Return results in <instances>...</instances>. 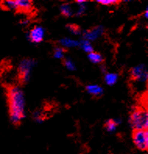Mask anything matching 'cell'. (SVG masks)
I'll return each mask as SVG.
<instances>
[{
	"instance_id": "7c38bea8",
	"label": "cell",
	"mask_w": 148,
	"mask_h": 154,
	"mask_svg": "<svg viewBox=\"0 0 148 154\" xmlns=\"http://www.w3.org/2000/svg\"><path fill=\"white\" fill-rule=\"evenodd\" d=\"M118 80V74L114 73H108L105 74V82L108 85H113Z\"/></svg>"
},
{
	"instance_id": "d6986e66",
	"label": "cell",
	"mask_w": 148,
	"mask_h": 154,
	"mask_svg": "<svg viewBox=\"0 0 148 154\" xmlns=\"http://www.w3.org/2000/svg\"><path fill=\"white\" fill-rule=\"evenodd\" d=\"M66 27L70 30L72 33L75 34V35H79V34L81 33V28L79 25H76L75 23H70V24H67Z\"/></svg>"
},
{
	"instance_id": "3957f363",
	"label": "cell",
	"mask_w": 148,
	"mask_h": 154,
	"mask_svg": "<svg viewBox=\"0 0 148 154\" xmlns=\"http://www.w3.org/2000/svg\"><path fill=\"white\" fill-rule=\"evenodd\" d=\"M132 142L138 149L147 151L148 149V131L147 129H133Z\"/></svg>"
},
{
	"instance_id": "ffe728a7",
	"label": "cell",
	"mask_w": 148,
	"mask_h": 154,
	"mask_svg": "<svg viewBox=\"0 0 148 154\" xmlns=\"http://www.w3.org/2000/svg\"><path fill=\"white\" fill-rule=\"evenodd\" d=\"M63 63H64L63 65H65V66H66V67L70 70H75V68H76L73 63H72V61L70 60V59L63 58Z\"/></svg>"
},
{
	"instance_id": "5b68a950",
	"label": "cell",
	"mask_w": 148,
	"mask_h": 154,
	"mask_svg": "<svg viewBox=\"0 0 148 154\" xmlns=\"http://www.w3.org/2000/svg\"><path fill=\"white\" fill-rule=\"evenodd\" d=\"M129 74L132 81H145L147 78V72L144 65L132 68L129 70Z\"/></svg>"
},
{
	"instance_id": "6da1fadb",
	"label": "cell",
	"mask_w": 148,
	"mask_h": 154,
	"mask_svg": "<svg viewBox=\"0 0 148 154\" xmlns=\"http://www.w3.org/2000/svg\"><path fill=\"white\" fill-rule=\"evenodd\" d=\"M6 96L11 122L15 126H19L25 117V101L23 92L18 85H9L6 87Z\"/></svg>"
},
{
	"instance_id": "ac0fdd59",
	"label": "cell",
	"mask_w": 148,
	"mask_h": 154,
	"mask_svg": "<svg viewBox=\"0 0 148 154\" xmlns=\"http://www.w3.org/2000/svg\"><path fill=\"white\" fill-rule=\"evenodd\" d=\"M99 4L104 5V6H119L121 3V1H117V0H98L97 1Z\"/></svg>"
},
{
	"instance_id": "5bb4252c",
	"label": "cell",
	"mask_w": 148,
	"mask_h": 154,
	"mask_svg": "<svg viewBox=\"0 0 148 154\" xmlns=\"http://www.w3.org/2000/svg\"><path fill=\"white\" fill-rule=\"evenodd\" d=\"M117 126H118V123L116 122V121L113 119L108 120L105 123V125H104V127H105V130L108 131V132H111V131H113L114 130H115Z\"/></svg>"
},
{
	"instance_id": "2e32d148",
	"label": "cell",
	"mask_w": 148,
	"mask_h": 154,
	"mask_svg": "<svg viewBox=\"0 0 148 154\" xmlns=\"http://www.w3.org/2000/svg\"><path fill=\"white\" fill-rule=\"evenodd\" d=\"M67 49L62 48V47L58 46L54 49V57L58 59L64 58V53L66 52Z\"/></svg>"
},
{
	"instance_id": "8992f818",
	"label": "cell",
	"mask_w": 148,
	"mask_h": 154,
	"mask_svg": "<svg viewBox=\"0 0 148 154\" xmlns=\"http://www.w3.org/2000/svg\"><path fill=\"white\" fill-rule=\"evenodd\" d=\"M29 39L34 43H40L44 40L45 30L41 26H34L30 31Z\"/></svg>"
},
{
	"instance_id": "7a4b0ae2",
	"label": "cell",
	"mask_w": 148,
	"mask_h": 154,
	"mask_svg": "<svg viewBox=\"0 0 148 154\" xmlns=\"http://www.w3.org/2000/svg\"><path fill=\"white\" fill-rule=\"evenodd\" d=\"M129 121L133 129L148 128L147 109L141 106H136L132 109L129 117Z\"/></svg>"
},
{
	"instance_id": "e0dca14e",
	"label": "cell",
	"mask_w": 148,
	"mask_h": 154,
	"mask_svg": "<svg viewBox=\"0 0 148 154\" xmlns=\"http://www.w3.org/2000/svg\"><path fill=\"white\" fill-rule=\"evenodd\" d=\"M2 4V6L8 10H16V1H3V2H1Z\"/></svg>"
},
{
	"instance_id": "ba28073f",
	"label": "cell",
	"mask_w": 148,
	"mask_h": 154,
	"mask_svg": "<svg viewBox=\"0 0 148 154\" xmlns=\"http://www.w3.org/2000/svg\"><path fill=\"white\" fill-rule=\"evenodd\" d=\"M102 32V28L101 27H96L93 29L88 30L84 33V38L87 41L89 40H94L97 38Z\"/></svg>"
},
{
	"instance_id": "4fadbf2b",
	"label": "cell",
	"mask_w": 148,
	"mask_h": 154,
	"mask_svg": "<svg viewBox=\"0 0 148 154\" xmlns=\"http://www.w3.org/2000/svg\"><path fill=\"white\" fill-rule=\"evenodd\" d=\"M59 45L60 47H62L66 49V47H74L76 46V45H79V42H77L76 41H74L72 39L69 38H63L62 39L61 41H59Z\"/></svg>"
},
{
	"instance_id": "52a82bcc",
	"label": "cell",
	"mask_w": 148,
	"mask_h": 154,
	"mask_svg": "<svg viewBox=\"0 0 148 154\" xmlns=\"http://www.w3.org/2000/svg\"><path fill=\"white\" fill-rule=\"evenodd\" d=\"M33 11V2L29 0H16V12L20 14H29Z\"/></svg>"
},
{
	"instance_id": "277c9868",
	"label": "cell",
	"mask_w": 148,
	"mask_h": 154,
	"mask_svg": "<svg viewBox=\"0 0 148 154\" xmlns=\"http://www.w3.org/2000/svg\"><path fill=\"white\" fill-rule=\"evenodd\" d=\"M33 64L34 60L30 59L23 60L20 63L17 70V82L19 85H24L27 82Z\"/></svg>"
},
{
	"instance_id": "8fae6325",
	"label": "cell",
	"mask_w": 148,
	"mask_h": 154,
	"mask_svg": "<svg viewBox=\"0 0 148 154\" xmlns=\"http://www.w3.org/2000/svg\"><path fill=\"white\" fill-rule=\"evenodd\" d=\"M60 11L61 14L66 17H70L73 16V8L71 7L70 4L69 3L62 4V6H60Z\"/></svg>"
},
{
	"instance_id": "9c48e42d",
	"label": "cell",
	"mask_w": 148,
	"mask_h": 154,
	"mask_svg": "<svg viewBox=\"0 0 148 154\" xmlns=\"http://www.w3.org/2000/svg\"><path fill=\"white\" fill-rule=\"evenodd\" d=\"M86 90L93 96H101L103 94V88L97 85H89L86 86Z\"/></svg>"
},
{
	"instance_id": "30bf717a",
	"label": "cell",
	"mask_w": 148,
	"mask_h": 154,
	"mask_svg": "<svg viewBox=\"0 0 148 154\" xmlns=\"http://www.w3.org/2000/svg\"><path fill=\"white\" fill-rule=\"evenodd\" d=\"M88 59L90 61L93 63H103L105 62V58L101 54L97 52H92L88 54Z\"/></svg>"
},
{
	"instance_id": "9a60e30c",
	"label": "cell",
	"mask_w": 148,
	"mask_h": 154,
	"mask_svg": "<svg viewBox=\"0 0 148 154\" xmlns=\"http://www.w3.org/2000/svg\"><path fill=\"white\" fill-rule=\"evenodd\" d=\"M79 45H80L82 49H84L85 52H87V53H90L92 52H93V47L90 45V43L89 41L84 40V41H82L80 43H79Z\"/></svg>"
}]
</instances>
